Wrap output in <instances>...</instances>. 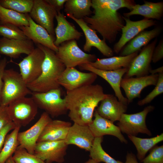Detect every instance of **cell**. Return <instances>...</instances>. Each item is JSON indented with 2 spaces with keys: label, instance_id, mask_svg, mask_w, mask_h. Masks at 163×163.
Segmentation results:
<instances>
[{
  "label": "cell",
  "instance_id": "obj_22",
  "mask_svg": "<svg viewBox=\"0 0 163 163\" xmlns=\"http://www.w3.org/2000/svg\"><path fill=\"white\" fill-rule=\"evenodd\" d=\"M94 118L88 126L95 138L110 135L117 137L125 144L128 142L119 127L110 120L100 116L95 110L94 113Z\"/></svg>",
  "mask_w": 163,
  "mask_h": 163
},
{
  "label": "cell",
  "instance_id": "obj_44",
  "mask_svg": "<svg viewBox=\"0 0 163 163\" xmlns=\"http://www.w3.org/2000/svg\"><path fill=\"white\" fill-rule=\"evenodd\" d=\"M125 163H139L137 157L132 152H128L126 156Z\"/></svg>",
  "mask_w": 163,
  "mask_h": 163
},
{
  "label": "cell",
  "instance_id": "obj_37",
  "mask_svg": "<svg viewBox=\"0 0 163 163\" xmlns=\"http://www.w3.org/2000/svg\"><path fill=\"white\" fill-rule=\"evenodd\" d=\"M157 82L154 89L144 98L139 101L137 104L142 106L150 102L156 97L163 92V73L158 74Z\"/></svg>",
  "mask_w": 163,
  "mask_h": 163
},
{
  "label": "cell",
  "instance_id": "obj_41",
  "mask_svg": "<svg viewBox=\"0 0 163 163\" xmlns=\"http://www.w3.org/2000/svg\"><path fill=\"white\" fill-rule=\"evenodd\" d=\"M163 58V40H161L155 47L152 54V61L155 63Z\"/></svg>",
  "mask_w": 163,
  "mask_h": 163
},
{
  "label": "cell",
  "instance_id": "obj_15",
  "mask_svg": "<svg viewBox=\"0 0 163 163\" xmlns=\"http://www.w3.org/2000/svg\"><path fill=\"white\" fill-rule=\"evenodd\" d=\"M125 24L121 30L122 35L119 41L113 46V52L118 53L136 35L149 27L156 24V21L152 19L144 18L133 21L129 18L123 16Z\"/></svg>",
  "mask_w": 163,
  "mask_h": 163
},
{
  "label": "cell",
  "instance_id": "obj_19",
  "mask_svg": "<svg viewBox=\"0 0 163 163\" xmlns=\"http://www.w3.org/2000/svg\"><path fill=\"white\" fill-rule=\"evenodd\" d=\"M26 15L29 25L19 27L24 35L36 44L46 46L56 53L58 50V47L54 45V40L47 31L34 22L29 14Z\"/></svg>",
  "mask_w": 163,
  "mask_h": 163
},
{
  "label": "cell",
  "instance_id": "obj_3",
  "mask_svg": "<svg viewBox=\"0 0 163 163\" xmlns=\"http://www.w3.org/2000/svg\"><path fill=\"white\" fill-rule=\"evenodd\" d=\"M36 46L43 51L45 58L40 75L27 84V87L31 92H46L60 88L58 80L66 67L54 51L40 44Z\"/></svg>",
  "mask_w": 163,
  "mask_h": 163
},
{
  "label": "cell",
  "instance_id": "obj_31",
  "mask_svg": "<svg viewBox=\"0 0 163 163\" xmlns=\"http://www.w3.org/2000/svg\"><path fill=\"white\" fill-rule=\"evenodd\" d=\"M20 128L16 126L7 135L0 152V163H5L7 160L12 156L19 145L18 136Z\"/></svg>",
  "mask_w": 163,
  "mask_h": 163
},
{
  "label": "cell",
  "instance_id": "obj_8",
  "mask_svg": "<svg viewBox=\"0 0 163 163\" xmlns=\"http://www.w3.org/2000/svg\"><path fill=\"white\" fill-rule=\"evenodd\" d=\"M154 107L149 105L141 112L133 114H123L117 123L121 133L129 135L136 136L142 133L151 136L152 133L146 124V117L149 113L152 111Z\"/></svg>",
  "mask_w": 163,
  "mask_h": 163
},
{
  "label": "cell",
  "instance_id": "obj_6",
  "mask_svg": "<svg viewBox=\"0 0 163 163\" xmlns=\"http://www.w3.org/2000/svg\"><path fill=\"white\" fill-rule=\"evenodd\" d=\"M56 55L66 68L75 67L76 66L94 62L97 59L94 54H88L78 46L76 40L65 42L58 47Z\"/></svg>",
  "mask_w": 163,
  "mask_h": 163
},
{
  "label": "cell",
  "instance_id": "obj_39",
  "mask_svg": "<svg viewBox=\"0 0 163 163\" xmlns=\"http://www.w3.org/2000/svg\"><path fill=\"white\" fill-rule=\"evenodd\" d=\"M12 122L9 114L8 106H0V130Z\"/></svg>",
  "mask_w": 163,
  "mask_h": 163
},
{
  "label": "cell",
  "instance_id": "obj_35",
  "mask_svg": "<svg viewBox=\"0 0 163 163\" xmlns=\"http://www.w3.org/2000/svg\"><path fill=\"white\" fill-rule=\"evenodd\" d=\"M15 163H46L39 157L29 153L24 148L19 146L12 156Z\"/></svg>",
  "mask_w": 163,
  "mask_h": 163
},
{
  "label": "cell",
  "instance_id": "obj_49",
  "mask_svg": "<svg viewBox=\"0 0 163 163\" xmlns=\"http://www.w3.org/2000/svg\"></svg>",
  "mask_w": 163,
  "mask_h": 163
},
{
  "label": "cell",
  "instance_id": "obj_24",
  "mask_svg": "<svg viewBox=\"0 0 163 163\" xmlns=\"http://www.w3.org/2000/svg\"><path fill=\"white\" fill-rule=\"evenodd\" d=\"M55 18L57 25L54 29L56 38L54 43L56 46L66 41L78 40L82 36V33L67 20L63 13L58 12Z\"/></svg>",
  "mask_w": 163,
  "mask_h": 163
},
{
  "label": "cell",
  "instance_id": "obj_13",
  "mask_svg": "<svg viewBox=\"0 0 163 163\" xmlns=\"http://www.w3.org/2000/svg\"><path fill=\"white\" fill-rule=\"evenodd\" d=\"M157 39L156 38L150 44L144 47L140 53L133 59L124 78H129L136 76L140 77L148 75L151 69L150 63L153 50Z\"/></svg>",
  "mask_w": 163,
  "mask_h": 163
},
{
  "label": "cell",
  "instance_id": "obj_38",
  "mask_svg": "<svg viewBox=\"0 0 163 163\" xmlns=\"http://www.w3.org/2000/svg\"><path fill=\"white\" fill-rule=\"evenodd\" d=\"M149 155L141 161L142 163H163V145H155Z\"/></svg>",
  "mask_w": 163,
  "mask_h": 163
},
{
  "label": "cell",
  "instance_id": "obj_45",
  "mask_svg": "<svg viewBox=\"0 0 163 163\" xmlns=\"http://www.w3.org/2000/svg\"><path fill=\"white\" fill-rule=\"evenodd\" d=\"M163 73V66H161L155 69H151L149 71V73H151V74H157V73H158V74L159 73Z\"/></svg>",
  "mask_w": 163,
  "mask_h": 163
},
{
  "label": "cell",
  "instance_id": "obj_2",
  "mask_svg": "<svg viewBox=\"0 0 163 163\" xmlns=\"http://www.w3.org/2000/svg\"><path fill=\"white\" fill-rule=\"evenodd\" d=\"M100 85H90L67 92L64 98L68 116L74 123L88 126L93 121L95 108L106 97Z\"/></svg>",
  "mask_w": 163,
  "mask_h": 163
},
{
  "label": "cell",
  "instance_id": "obj_5",
  "mask_svg": "<svg viewBox=\"0 0 163 163\" xmlns=\"http://www.w3.org/2000/svg\"><path fill=\"white\" fill-rule=\"evenodd\" d=\"M60 88L44 92H32L31 97L38 108L52 117L65 114L68 111L65 98L61 97Z\"/></svg>",
  "mask_w": 163,
  "mask_h": 163
},
{
  "label": "cell",
  "instance_id": "obj_36",
  "mask_svg": "<svg viewBox=\"0 0 163 163\" xmlns=\"http://www.w3.org/2000/svg\"><path fill=\"white\" fill-rule=\"evenodd\" d=\"M0 36L8 39L28 38L19 27L10 24H0Z\"/></svg>",
  "mask_w": 163,
  "mask_h": 163
},
{
  "label": "cell",
  "instance_id": "obj_20",
  "mask_svg": "<svg viewBox=\"0 0 163 163\" xmlns=\"http://www.w3.org/2000/svg\"><path fill=\"white\" fill-rule=\"evenodd\" d=\"M95 138L88 126L74 123L69 128L65 141L68 145H75L89 152Z\"/></svg>",
  "mask_w": 163,
  "mask_h": 163
},
{
  "label": "cell",
  "instance_id": "obj_21",
  "mask_svg": "<svg viewBox=\"0 0 163 163\" xmlns=\"http://www.w3.org/2000/svg\"><path fill=\"white\" fill-rule=\"evenodd\" d=\"M35 48L33 42L26 39L0 38V54L17 59L22 54L28 55Z\"/></svg>",
  "mask_w": 163,
  "mask_h": 163
},
{
  "label": "cell",
  "instance_id": "obj_26",
  "mask_svg": "<svg viewBox=\"0 0 163 163\" xmlns=\"http://www.w3.org/2000/svg\"><path fill=\"white\" fill-rule=\"evenodd\" d=\"M161 31V28L157 27L150 30L141 31L123 47L120 56H126L139 52L142 47L146 46L152 40L157 37Z\"/></svg>",
  "mask_w": 163,
  "mask_h": 163
},
{
  "label": "cell",
  "instance_id": "obj_29",
  "mask_svg": "<svg viewBox=\"0 0 163 163\" xmlns=\"http://www.w3.org/2000/svg\"><path fill=\"white\" fill-rule=\"evenodd\" d=\"M91 0H67L64 5V11L77 19H83L91 15Z\"/></svg>",
  "mask_w": 163,
  "mask_h": 163
},
{
  "label": "cell",
  "instance_id": "obj_11",
  "mask_svg": "<svg viewBox=\"0 0 163 163\" xmlns=\"http://www.w3.org/2000/svg\"><path fill=\"white\" fill-rule=\"evenodd\" d=\"M68 146L65 140L37 142L34 154L46 163H62L65 161Z\"/></svg>",
  "mask_w": 163,
  "mask_h": 163
},
{
  "label": "cell",
  "instance_id": "obj_23",
  "mask_svg": "<svg viewBox=\"0 0 163 163\" xmlns=\"http://www.w3.org/2000/svg\"><path fill=\"white\" fill-rule=\"evenodd\" d=\"M100 102L96 110L101 117L113 123L120 120L127 108V105L118 100L115 96L111 94H108Z\"/></svg>",
  "mask_w": 163,
  "mask_h": 163
},
{
  "label": "cell",
  "instance_id": "obj_34",
  "mask_svg": "<svg viewBox=\"0 0 163 163\" xmlns=\"http://www.w3.org/2000/svg\"><path fill=\"white\" fill-rule=\"evenodd\" d=\"M33 4L34 0H0V6L23 14L29 13Z\"/></svg>",
  "mask_w": 163,
  "mask_h": 163
},
{
  "label": "cell",
  "instance_id": "obj_17",
  "mask_svg": "<svg viewBox=\"0 0 163 163\" xmlns=\"http://www.w3.org/2000/svg\"><path fill=\"white\" fill-rule=\"evenodd\" d=\"M66 16L74 20L83 32L85 38V42L83 47L85 52H90L94 47L106 56L110 57L113 56V50L107 45L105 40L101 39L98 37L96 31L91 28L83 19H77L69 14H66Z\"/></svg>",
  "mask_w": 163,
  "mask_h": 163
},
{
  "label": "cell",
  "instance_id": "obj_14",
  "mask_svg": "<svg viewBox=\"0 0 163 163\" xmlns=\"http://www.w3.org/2000/svg\"><path fill=\"white\" fill-rule=\"evenodd\" d=\"M52 120L47 113L43 112L38 120L30 128L19 132L18 146L26 149L29 153L34 154L35 146L42 132L46 125Z\"/></svg>",
  "mask_w": 163,
  "mask_h": 163
},
{
  "label": "cell",
  "instance_id": "obj_47",
  "mask_svg": "<svg viewBox=\"0 0 163 163\" xmlns=\"http://www.w3.org/2000/svg\"><path fill=\"white\" fill-rule=\"evenodd\" d=\"M85 163H101L97 162L93 159L90 158L89 159L88 161H86Z\"/></svg>",
  "mask_w": 163,
  "mask_h": 163
},
{
  "label": "cell",
  "instance_id": "obj_40",
  "mask_svg": "<svg viewBox=\"0 0 163 163\" xmlns=\"http://www.w3.org/2000/svg\"><path fill=\"white\" fill-rule=\"evenodd\" d=\"M16 127L14 123L11 122L6 125L0 130V152L3 146L8 133L11 130L14 129Z\"/></svg>",
  "mask_w": 163,
  "mask_h": 163
},
{
  "label": "cell",
  "instance_id": "obj_16",
  "mask_svg": "<svg viewBox=\"0 0 163 163\" xmlns=\"http://www.w3.org/2000/svg\"><path fill=\"white\" fill-rule=\"evenodd\" d=\"M78 66L80 69L94 73L105 80L110 85L118 100L128 105L127 99L123 95L120 86L122 77L127 71L128 68H122L112 71H105L95 68L89 63L83 64Z\"/></svg>",
  "mask_w": 163,
  "mask_h": 163
},
{
  "label": "cell",
  "instance_id": "obj_27",
  "mask_svg": "<svg viewBox=\"0 0 163 163\" xmlns=\"http://www.w3.org/2000/svg\"><path fill=\"white\" fill-rule=\"evenodd\" d=\"M138 52L125 56L97 59L89 64L95 68L105 71L115 70L122 68H128L133 59L138 55Z\"/></svg>",
  "mask_w": 163,
  "mask_h": 163
},
{
  "label": "cell",
  "instance_id": "obj_1",
  "mask_svg": "<svg viewBox=\"0 0 163 163\" xmlns=\"http://www.w3.org/2000/svg\"><path fill=\"white\" fill-rule=\"evenodd\" d=\"M94 15L83 18L92 29L98 32L103 39L112 43L115 41L119 32L125 24L117 11L126 8L130 11L136 3L133 0H91Z\"/></svg>",
  "mask_w": 163,
  "mask_h": 163
},
{
  "label": "cell",
  "instance_id": "obj_25",
  "mask_svg": "<svg viewBox=\"0 0 163 163\" xmlns=\"http://www.w3.org/2000/svg\"><path fill=\"white\" fill-rule=\"evenodd\" d=\"M71 122L61 120H52L44 128L37 142L65 139Z\"/></svg>",
  "mask_w": 163,
  "mask_h": 163
},
{
  "label": "cell",
  "instance_id": "obj_18",
  "mask_svg": "<svg viewBox=\"0 0 163 163\" xmlns=\"http://www.w3.org/2000/svg\"><path fill=\"white\" fill-rule=\"evenodd\" d=\"M158 76L157 74L136 78H122L120 86L124 91L128 104L135 98L140 97L141 92L145 87L151 85L155 86Z\"/></svg>",
  "mask_w": 163,
  "mask_h": 163
},
{
  "label": "cell",
  "instance_id": "obj_33",
  "mask_svg": "<svg viewBox=\"0 0 163 163\" xmlns=\"http://www.w3.org/2000/svg\"><path fill=\"white\" fill-rule=\"evenodd\" d=\"M103 141V137L95 138L92 146L89 151L91 158L99 163H123L113 158L105 151L101 145Z\"/></svg>",
  "mask_w": 163,
  "mask_h": 163
},
{
  "label": "cell",
  "instance_id": "obj_32",
  "mask_svg": "<svg viewBox=\"0 0 163 163\" xmlns=\"http://www.w3.org/2000/svg\"><path fill=\"white\" fill-rule=\"evenodd\" d=\"M0 24H10L18 27L29 25L26 14L18 12L0 6Z\"/></svg>",
  "mask_w": 163,
  "mask_h": 163
},
{
  "label": "cell",
  "instance_id": "obj_42",
  "mask_svg": "<svg viewBox=\"0 0 163 163\" xmlns=\"http://www.w3.org/2000/svg\"><path fill=\"white\" fill-rule=\"evenodd\" d=\"M7 63V60L5 57H4L0 60V106L1 102L3 84L2 79L3 75Z\"/></svg>",
  "mask_w": 163,
  "mask_h": 163
},
{
  "label": "cell",
  "instance_id": "obj_46",
  "mask_svg": "<svg viewBox=\"0 0 163 163\" xmlns=\"http://www.w3.org/2000/svg\"><path fill=\"white\" fill-rule=\"evenodd\" d=\"M5 163H15L12 158V156L9 158L6 161Z\"/></svg>",
  "mask_w": 163,
  "mask_h": 163
},
{
  "label": "cell",
  "instance_id": "obj_7",
  "mask_svg": "<svg viewBox=\"0 0 163 163\" xmlns=\"http://www.w3.org/2000/svg\"><path fill=\"white\" fill-rule=\"evenodd\" d=\"M38 107L31 97L17 99L8 105L9 114L16 126H26L34 118Z\"/></svg>",
  "mask_w": 163,
  "mask_h": 163
},
{
  "label": "cell",
  "instance_id": "obj_10",
  "mask_svg": "<svg viewBox=\"0 0 163 163\" xmlns=\"http://www.w3.org/2000/svg\"><path fill=\"white\" fill-rule=\"evenodd\" d=\"M44 58L43 51L37 47L19 62L15 63L18 66L20 73L26 84L33 82L40 75Z\"/></svg>",
  "mask_w": 163,
  "mask_h": 163
},
{
  "label": "cell",
  "instance_id": "obj_12",
  "mask_svg": "<svg viewBox=\"0 0 163 163\" xmlns=\"http://www.w3.org/2000/svg\"><path fill=\"white\" fill-rule=\"evenodd\" d=\"M97 78V75L92 72H82L75 67L66 68L60 76L58 83L68 92L92 85Z\"/></svg>",
  "mask_w": 163,
  "mask_h": 163
},
{
  "label": "cell",
  "instance_id": "obj_30",
  "mask_svg": "<svg viewBox=\"0 0 163 163\" xmlns=\"http://www.w3.org/2000/svg\"><path fill=\"white\" fill-rule=\"evenodd\" d=\"M128 136L135 146L137 151V158L141 161L149 151L163 140V133L150 138H142L131 135Z\"/></svg>",
  "mask_w": 163,
  "mask_h": 163
},
{
  "label": "cell",
  "instance_id": "obj_48",
  "mask_svg": "<svg viewBox=\"0 0 163 163\" xmlns=\"http://www.w3.org/2000/svg\"><path fill=\"white\" fill-rule=\"evenodd\" d=\"M1 55L0 54V59H1Z\"/></svg>",
  "mask_w": 163,
  "mask_h": 163
},
{
  "label": "cell",
  "instance_id": "obj_28",
  "mask_svg": "<svg viewBox=\"0 0 163 163\" xmlns=\"http://www.w3.org/2000/svg\"><path fill=\"white\" fill-rule=\"evenodd\" d=\"M142 5L135 4L129 12L124 13L123 16L129 17L134 15H140L148 19L160 20L163 14V2H153L144 1Z\"/></svg>",
  "mask_w": 163,
  "mask_h": 163
},
{
  "label": "cell",
  "instance_id": "obj_43",
  "mask_svg": "<svg viewBox=\"0 0 163 163\" xmlns=\"http://www.w3.org/2000/svg\"><path fill=\"white\" fill-rule=\"evenodd\" d=\"M56 9L57 12H60L63 8L65 2L67 0H46Z\"/></svg>",
  "mask_w": 163,
  "mask_h": 163
},
{
  "label": "cell",
  "instance_id": "obj_9",
  "mask_svg": "<svg viewBox=\"0 0 163 163\" xmlns=\"http://www.w3.org/2000/svg\"><path fill=\"white\" fill-rule=\"evenodd\" d=\"M57 14L56 9L46 0H34L29 14L34 22L47 31L55 41L54 19Z\"/></svg>",
  "mask_w": 163,
  "mask_h": 163
},
{
  "label": "cell",
  "instance_id": "obj_4",
  "mask_svg": "<svg viewBox=\"0 0 163 163\" xmlns=\"http://www.w3.org/2000/svg\"><path fill=\"white\" fill-rule=\"evenodd\" d=\"M2 79L3 84L0 105L8 106L14 101L32 92L20 73L13 69L5 70Z\"/></svg>",
  "mask_w": 163,
  "mask_h": 163
}]
</instances>
